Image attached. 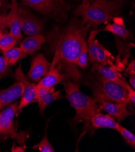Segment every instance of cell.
Wrapping results in <instances>:
<instances>
[{
	"label": "cell",
	"instance_id": "4316f807",
	"mask_svg": "<svg viewBox=\"0 0 135 152\" xmlns=\"http://www.w3.org/2000/svg\"><path fill=\"white\" fill-rule=\"evenodd\" d=\"M126 73L131 75H135V61L134 59L131 60L128 64L126 69Z\"/></svg>",
	"mask_w": 135,
	"mask_h": 152
},
{
	"label": "cell",
	"instance_id": "484cf974",
	"mask_svg": "<svg viewBox=\"0 0 135 152\" xmlns=\"http://www.w3.org/2000/svg\"><path fill=\"white\" fill-rule=\"evenodd\" d=\"M8 67L9 66L6 62L3 56H0V81L7 75Z\"/></svg>",
	"mask_w": 135,
	"mask_h": 152
},
{
	"label": "cell",
	"instance_id": "d6986e66",
	"mask_svg": "<svg viewBox=\"0 0 135 152\" xmlns=\"http://www.w3.org/2000/svg\"><path fill=\"white\" fill-rule=\"evenodd\" d=\"M59 69L58 67L50 69L43 78L39 80L38 84L46 88H50L54 87L56 84L61 83L67 77L65 74L60 73Z\"/></svg>",
	"mask_w": 135,
	"mask_h": 152
},
{
	"label": "cell",
	"instance_id": "3957f363",
	"mask_svg": "<svg viewBox=\"0 0 135 152\" xmlns=\"http://www.w3.org/2000/svg\"><path fill=\"white\" fill-rule=\"evenodd\" d=\"M62 84L67 99L72 107L75 110L76 113L73 123H83L84 129L90 133H93L95 131L90 124V118L101 110L99 104L93 98L82 93L79 88V85L75 82L67 81Z\"/></svg>",
	"mask_w": 135,
	"mask_h": 152
},
{
	"label": "cell",
	"instance_id": "52a82bcc",
	"mask_svg": "<svg viewBox=\"0 0 135 152\" xmlns=\"http://www.w3.org/2000/svg\"><path fill=\"white\" fill-rule=\"evenodd\" d=\"M18 103L16 101L0 112V136H10V137L16 138L18 141L22 140L21 136H18L13 124L14 117L18 112Z\"/></svg>",
	"mask_w": 135,
	"mask_h": 152
},
{
	"label": "cell",
	"instance_id": "9c48e42d",
	"mask_svg": "<svg viewBox=\"0 0 135 152\" xmlns=\"http://www.w3.org/2000/svg\"><path fill=\"white\" fill-rule=\"evenodd\" d=\"M15 77L17 81H21L23 84L24 86L23 95L21 97V99L18 107V110H21L28 104L36 100V84L30 83L27 80L22 70L21 64L17 68L15 73Z\"/></svg>",
	"mask_w": 135,
	"mask_h": 152
},
{
	"label": "cell",
	"instance_id": "603a6c76",
	"mask_svg": "<svg viewBox=\"0 0 135 152\" xmlns=\"http://www.w3.org/2000/svg\"><path fill=\"white\" fill-rule=\"evenodd\" d=\"M47 124H46V127L45 129V132L43 138L40 141V142L34 145L32 147L34 149L38 148L40 152H54L55 149L50 143L48 138H47Z\"/></svg>",
	"mask_w": 135,
	"mask_h": 152
},
{
	"label": "cell",
	"instance_id": "8992f818",
	"mask_svg": "<svg viewBox=\"0 0 135 152\" xmlns=\"http://www.w3.org/2000/svg\"><path fill=\"white\" fill-rule=\"evenodd\" d=\"M100 31V30H92L88 38L87 43L88 45V61L92 64L98 63L104 66L107 65L111 67L115 66L112 61L113 59L112 54L96 39L97 34Z\"/></svg>",
	"mask_w": 135,
	"mask_h": 152
},
{
	"label": "cell",
	"instance_id": "277c9868",
	"mask_svg": "<svg viewBox=\"0 0 135 152\" xmlns=\"http://www.w3.org/2000/svg\"><path fill=\"white\" fill-rule=\"evenodd\" d=\"M84 84L91 88L96 102L103 100L126 105L130 103L127 92L121 86L104 78L99 73L96 78H85Z\"/></svg>",
	"mask_w": 135,
	"mask_h": 152
},
{
	"label": "cell",
	"instance_id": "cb8c5ba5",
	"mask_svg": "<svg viewBox=\"0 0 135 152\" xmlns=\"http://www.w3.org/2000/svg\"><path fill=\"white\" fill-rule=\"evenodd\" d=\"M117 132L121 134L126 142L131 147L134 148L135 147V136L134 135L130 132L128 130L124 127L123 126L119 124Z\"/></svg>",
	"mask_w": 135,
	"mask_h": 152
},
{
	"label": "cell",
	"instance_id": "6da1fadb",
	"mask_svg": "<svg viewBox=\"0 0 135 152\" xmlns=\"http://www.w3.org/2000/svg\"><path fill=\"white\" fill-rule=\"evenodd\" d=\"M85 28L81 21L74 19L64 28H54L48 37L54 52L50 69L56 67L61 69L66 77L75 83H79L82 80V74L77 62L82 42L85 38Z\"/></svg>",
	"mask_w": 135,
	"mask_h": 152
},
{
	"label": "cell",
	"instance_id": "ffe728a7",
	"mask_svg": "<svg viewBox=\"0 0 135 152\" xmlns=\"http://www.w3.org/2000/svg\"><path fill=\"white\" fill-rule=\"evenodd\" d=\"M3 58L9 66L15 65L19 59H21V52L20 48L14 47L9 50L3 52Z\"/></svg>",
	"mask_w": 135,
	"mask_h": 152
},
{
	"label": "cell",
	"instance_id": "e0dca14e",
	"mask_svg": "<svg viewBox=\"0 0 135 152\" xmlns=\"http://www.w3.org/2000/svg\"><path fill=\"white\" fill-rule=\"evenodd\" d=\"M9 15L10 17V33L16 38L18 42L22 38V29L17 0H11V9Z\"/></svg>",
	"mask_w": 135,
	"mask_h": 152
},
{
	"label": "cell",
	"instance_id": "7402d4cb",
	"mask_svg": "<svg viewBox=\"0 0 135 152\" xmlns=\"http://www.w3.org/2000/svg\"><path fill=\"white\" fill-rule=\"evenodd\" d=\"M88 63V45L85 38L83 39L82 42V46L80 52V56L78 57L77 65L78 67L85 69Z\"/></svg>",
	"mask_w": 135,
	"mask_h": 152
},
{
	"label": "cell",
	"instance_id": "9a60e30c",
	"mask_svg": "<svg viewBox=\"0 0 135 152\" xmlns=\"http://www.w3.org/2000/svg\"><path fill=\"white\" fill-rule=\"evenodd\" d=\"M46 41V38L41 34L29 36L25 38L21 42L20 47L21 52V59L29 54L38 51Z\"/></svg>",
	"mask_w": 135,
	"mask_h": 152
},
{
	"label": "cell",
	"instance_id": "1f68e13d",
	"mask_svg": "<svg viewBox=\"0 0 135 152\" xmlns=\"http://www.w3.org/2000/svg\"><path fill=\"white\" fill-rule=\"evenodd\" d=\"M2 105H1V104H0V112H1V110L2 109Z\"/></svg>",
	"mask_w": 135,
	"mask_h": 152
},
{
	"label": "cell",
	"instance_id": "7c38bea8",
	"mask_svg": "<svg viewBox=\"0 0 135 152\" xmlns=\"http://www.w3.org/2000/svg\"><path fill=\"white\" fill-rule=\"evenodd\" d=\"M50 63L42 53H39L33 58L28 72V78L32 81H39L46 75L50 69Z\"/></svg>",
	"mask_w": 135,
	"mask_h": 152
},
{
	"label": "cell",
	"instance_id": "d4e9b609",
	"mask_svg": "<svg viewBox=\"0 0 135 152\" xmlns=\"http://www.w3.org/2000/svg\"><path fill=\"white\" fill-rule=\"evenodd\" d=\"M10 27V17L9 15H0V32Z\"/></svg>",
	"mask_w": 135,
	"mask_h": 152
},
{
	"label": "cell",
	"instance_id": "4fadbf2b",
	"mask_svg": "<svg viewBox=\"0 0 135 152\" xmlns=\"http://www.w3.org/2000/svg\"><path fill=\"white\" fill-rule=\"evenodd\" d=\"M101 110L106 111L108 114L112 115L116 119L117 122L120 123L126 117L132 115L133 113L127 109L125 104L109 102L101 100L97 102Z\"/></svg>",
	"mask_w": 135,
	"mask_h": 152
},
{
	"label": "cell",
	"instance_id": "ba28073f",
	"mask_svg": "<svg viewBox=\"0 0 135 152\" xmlns=\"http://www.w3.org/2000/svg\"><path fill=\"white\" fill-rule=\"evenodd\" d=\"M18 13L21 20V29L25 34L32 36L41 34L43 25L39 19L23 7H18Z\"/></svg>",
	"mask_w": 135,
	"mask_h": 152
},
{
	"label": "cell",
	"instance_id": "7a4b0ae2",
	"mask_svg": "<svg viewBox=\"0 0 135 152\" xmlns=\"http://www.w3.org/2000/svg\"><path fill=\"white\" fill-rule=\"evenodd\" d=\"M121 6V0H92L80 4L74 15L82 18L81 22L86 28L95 27L116 17Z\"/></svg>",
	"mask_w": 135,
	"mask_h": 152
},
{
	"label": "cell",
	"instance_id": "2e32d148",
	"mask_svg": "<svg viewBox=\"0 0 135 152\" xmlns=\"http://www.w3.org/2000/svg\"><path fill=\"white\" fill-rule=\"evenodd\" d=\"M90 124L94 131L102 128L110 129L117 131L119 124L112 115H104L100 112L95 113L91 117Z\"/></svg>",
	"mask_w": 135,
	"mask_h": 152
},
{
	"label": "cell",
	"instance_id": "5bb4252c",
	"mask_svg": "<svg viewBox=\"0 0 135 152\" xmlns=\"http://www.w3.org/2000/svg\"><path fill=\"white\" fill-rule=\"evenodd\" d=\"M23 84L19 81L9 87L0 91V104L2 107H7L11 103L21 98L23 92Z\"/></svg>",
	"mask_w": 135,
	"mask_h": 152
},
{
	"label": "cell",
	"instance_id": "30bf717a",
	"mask_svg": "<svg viewBox=\"0 0 135 152\" xmlns=\"http://www.w3.org/2000/svg\"><path fill=\"white\" fill-rule=\"evenodd\" d=\"M36 101L38 104L39 110L42 113L47 106L52 102L62 99L63 96L59 91H55V88H46L36 84Z\"/></svg>",
	"mask_w": 135,
	"mask_h": 152
},
{
	"label": "cell",
	"instance_id": "f1b7e54d",
	"mask_svg": "<svg viewBox=\"0 0 135 152\" xmlns=\"http://www.w3.org/2000/svg\"><path fill=\"white\" fill-rule=\"evenodd\" d=\"M130 86L133 90H134V88H135V75H131L130 78Z\"/></svg>",
	"mask_w": 135,
	"mask_h": 152
},
{
	"label": "cell",
	"instance_id": "8fae6325",
	"mask_svg": "<svg viewBox=\"0 0 135 152\" xmlns=\"http://www.w3.org/2000/svg\"><path fill=\"white\" fill-rule=\"evenodd\" d=\"M92 64V70L93 71L98 72V73L104 78L121 86L127 91V93L131 89H133L130 86L127 84L124 78H123L122 75L118 72L119 70L116 66L107 67L106 66H102L98 63H93Z\"/></svg>",
	"mask_w": 135,
	"mask_h": 152
},
{
	"label": "cell",
	"instance_id": "ac0fdd59",
	"mask_svg": "<svg viewBox=\"0 0 135 152\" xmlns=\"http://www.w3.org/2000/svg\"><path fill=\"white\" fill-rule=\"evenodd\" d=\"M112 20L113 21V23H107L104 29V31L110 32L118 36L125 41H127L128 38L131 37V33L126 28L123 19L121 17H115Z\"/></svg>",
	"mask_w": 135,
	"mask_h": 152
},
{
	"label": "cell",
	"instance_id": "5b68a950",
	"mask_svg": "<svg viewBox=\"0 0 135 152\" xmlns=\"http://www.w3.org/2000/svg\"><path fill=\"white\" fill-rule=\"evenodd\" d=\"M23 3L36 11L52 17L59 22L67 18L69 6L64 0H21Z\"/></svg>",
	"mask_w": 135,
	"mask_h": 152
},
{
	"label": "cell",
	"instance_id": "83f0119b",
	"mask_svg": "<svg viewBox=\"0 0 135 152\" xmlns=\"http://www.w3.org/2000/svg\"><path fill=\"white\" fill-rule=\"evenodd\" d=\"M11 151L12 152H24V148L22 146H15L13 144V147L11 148Z\"/></svg>",
	"mask_w": 135,
	"mask_h": 152
},
{
	"label": "cell",
	"instance_id": "4dcf8cb0",
	"mask_svg": "<svg viewBox=\"0 0 135 152\" xmlns=\"http://www.w3.org/2000/svg\"><path fill=\"white\" fill-rule=\"evenodd\" d=\"M4 1V0H0V6H1V4H3V3Z\"/></svg>",
	"mask_w": 135,
	"mask_h": 152
},
{
	"label": "cell",
	"instance_id": "44dd1931",
	"mask_svg": "<svg viewBox=\"0 0 135 152\" xmlns=\"http://www.w3.org/2000/svg\"><path fill=\"white\" fill-rule=\"evenodd\" d=\"M18 42L17 39L11 33L2 34L0 37V49L5 52L14 48Z\"/></svg>",
	"mask_w": 135,
	"mask_h": 152
},
{
	"label": "cell",
	"instance_id": "f546056e",
	"mask_svg": "<svg viewBox=\"0 0 135 152\" xmlns=\"http://www.w3.org/2000/svg\"><path fill=\"white\" fill-rule=\"evenodd\" d=\"M92 1V0H82V3L85 4V3H87V2H90V1Z\"/></svg>",
	"mask_w": 135,
	"mask_h": 152
},
{
	"label": "cell",
	"instance_id": "d6a6232c",
	"mask_svg": "<svg viewBox=\"0 0 135 152\" xmlns=\"http://www.w3.org/2000/svg\"><path fill=\"white\" fill-rule=\"evenodd\" d=\"M3 34H2V32H0V37L1 36V35H2Z\"/></svg>",
	"mask_w": 135,
	"mask_h": 152
}]
</instances>
